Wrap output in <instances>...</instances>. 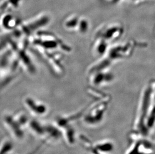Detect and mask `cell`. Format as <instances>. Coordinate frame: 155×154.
<instances>
[]
</instances>
